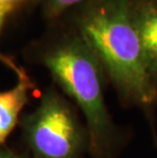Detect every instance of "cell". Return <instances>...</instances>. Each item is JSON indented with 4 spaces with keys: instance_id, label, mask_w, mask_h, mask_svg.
Here are the masks:
<instances>
[{
    "instance_id": "9",
    "label": "cell",
    "mask_w": 157,
    "mask_h": 158,
    "mask_svg": "<svg viewBox=\"0 0 157 158\" xmlns=\"http://www.w3.org/2000/svg\"><path fill=\"white\" fill-rule=\"evenodd\" d=\"M154 1H155V2H157V0H154Z\"/></svg>"
},
{
    "instance_id": "1",
    "label": "cell",
    "mask_w": 157,
    "mask_h": 158,
    "mask_svg": "<svg viewBox=\"0 0 157 158\" xmlns=\"http://www.w3.org/2000/svg\"><path fill=\"white\" fill-rule=\"evenodd\" d=\"M30 64L42 66L52 83L75 103L90 136V158H119L126 136L114 122L105 99V73L83 35L60 19L23 49Z\"/></svg>"
},
{
    "instance_id": "5",
    "label": "cell",
    "mask_w": 157,
    "mask_h": 158,
    "mask_svg": "<svg viewBox=\"0 0 157 158\" xmlns=\"http://www.w3.org/2000/svg\"><path fill=\"white\" fill-rule=\"evenodd\" d=\"M36 83L27 75L19 78L14 86L0 90V146L19 124L23 110L30 102V94L36 90Z\"/></svg>"
},
{
    "instance_id": "8",
    "label": "cell",
    "mask_w": 157,
    "mask_h": 158,
    "mask_svg": "<svg viewBox=\"0 0 157 158\" xmlns=\"http://www.w3.org/2000/svg\"><path fill=\"white\" fill-rule=\"evenodd\" d=\"M0 158H32L31 155L24 149L22 151L14 150L7 145L0 146Z\"/></svg>"
},
{
    "instance_id": "4",
    "label": "cell",
    "mask_w": 157,
    "mask_h": 158,
    "mask_svg": "<svg viewBox=\"0 0 157 158\" xmlns=\"http://www.w3.org/2000/svg\"><path fill=\"white\" fill-rule=\"evenodd\" d=\"M130 11L141 42L149 76L157 89V2L130 0Z\"/></svg>"
},
{
    "instance_id": "6",
    "label": "cell",
    "mask_w": 157,
    "mask_h": 158,
    "mask_svg": "<svg viewBox=\"0 0 157 158\" xmlns=\"http://www.w3.org/2000/svg\"><path fill=\"white\" fill-rule=\"evenodd\" d=\"M89 0H34L35 5L39 6L46 25L60 21L66 13Z\"/></svg>"
},
{
    "instance_id": "2",
    "label": "cell",
    "mask_w": 157,
    "mask_h": 158,
    "mask_svg": "<svg viewBox=\"0 0 157 158\" xmlns=\"http://www.w3.org/2000/svg\"><path fill=\"white\" fill-rule=\"evenodd\" d=\"M87 40L123 106L154 120L157 89L130 11V0H89L61 19Z\"/></svg>"
},
{
    "instance_id": "7",
    "label": "cell",
    "mask_w": 157,
    "mask_h": 158,
    "mask_svg": "<svg viewBox=\"0 0 157 158\" xmlns=\"http://www.w3.org/2000/svg\"><path fill=\"white\" fill-rule=\"evenodd\" d=\"M12 13H13V11L11 9L0 6V35H1V32H2L3 28H4V25H5L6 21H7V19L12 15ZM0 63H2V64L5 65L7 69L12 70V72L16 75V77H18V79L23 78V77L28 75L27 70L23 68V66L19 65L18 63L14 61V59H13L12 57L2 53L1 50H0Z\"/></svg>"
},
{
    "instance_id": "3",
    "label": "cell",
    "mask_w": 157,
    "mask_h": 158,
    "mask_svg": "<svg viewBox=\"0 0 157 158\" xmlns=\"http://www.w3.org/2000/svg\"><path fill=\"white\" fill-rule=\"evenodd\" d=\"M19 130L32 158H85L88 127L78 107L54 84L42 91L35 109L23 114Z\"/></svg>"
}]
</instances>
